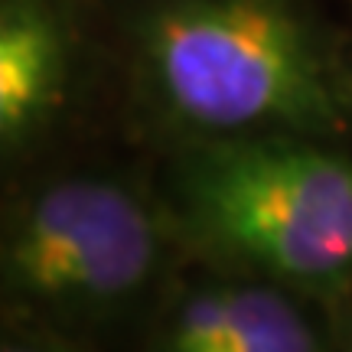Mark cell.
Segmentation results:
<instances>
[{"instance_id": "obj_1", "label": "cell", "mask_w": 352, "mask_h": 352, "mask_svg": "<svg viewBox=\"0 0 352 352\" xmlns=\"http://www.w3.org/2000/svg\"><path fill=\"white\" fill-rule=\"evenodd\" d=\"M131 121L170 151L352 140V33L316 0H101Z\"/></svg>"}, {"instance_id": "obj_2", "label": "cell", "mask_w": 352, "mask_h": 352, "mask_svg": "<svg viewBox=\"0 0 352 352\" xmlns=\"http://www.w3.org/2000/svg\"><path fill=\"white\" fill-rule=\"evenodd\" d=\"M173 219L232 271L294 294L352 280V153L310 138H252L179 147Z\"/></svg>"}, {"instance_id": "obj_3", "label": "cell", "mask_w": 352, "mask_h": 352, "mask_svg": "<svg viewBox=\"0 0 352 352\" xmlns=\"http://www.w3.org/2000/svg\"><path fill=\"white\" fill-rule=\"evenodd\" d=\"M164 222L104 173L50 179L3 226L0 287L16 327L69 333L127 314L164 261Z\"/></svg>"}, {"instance_id": "obj_4", "label": "cell", "mask_w": 352, "mask_h": 352, "mask_svg": "<svg viewBox=\"0 0 352 352\" xmlns=\"http://www.w3.org/2000/svg\"><path fill=\"white\" fill-rule=\"evenodd\" d=\"M91 0H0V151L20 160L59 127L82 76Z\"/></svg>"}, {"instance_id": "obj_5", "label": "cell", "mask_w": 352, "mask_h": 352, "mask_svg": "<svg viewBox=\"0 0 352 352\" xmlns=\"http://www.w3.org/2000/svg\"><path fill=\"white\" fill-rule=\"evenodd\" d=\"M140 352H327L294 290L261 277H222L170 300Z\"/></svg>"}, {"instance_id": "obj_6", "label": "cell", "mask_w": 352, "mask_h": 352, "mask_svg": "<svg viewBox=\"0 0 352 352\" xmlns=\"http://www.w3.org/2000/svg\"><path fill=\"white\" fill-rule=\"evenodd\" d=\"M0 352H76L65 346V336H56L50 329H7L0 342Z\"/></svg>"}, {"instance_id": "obj_7", "label": "cell", "mask_w": 352, "mask_h": 352, "mask_svg": "<svg viewBox=\"0 0 352 352\" xmlns=\"http://www.w3.org/2000/svg\"><path fill=\"white\" fill-rule=\"evenodd\" d=\"M91 3H101V0H91Z\"/></svg>"}, {"instance_id": "obj_8", "label": "cell", "mask_w": 352, "mask_h": 352, "mask_svg": "<svg viewBox=\"0 0 352 352\" xmlns=\"http://www.w3.org/2000/svg\"><path fill=\"white\" fill-rule=\"evenodd\" d=\"M346 3H352V0H346Z\"/></svg>"}, {"instance_id": "obj_9", "label": "cell", "mask_w": 352, "mask_h": 352, "mask_svg": "<svg viewBox=\"0 0 352 352\" xmlns=\"http://www.w3.org/2000/svg\"><path fill=\"white\" fill-rule=\"evenodd\" d=\"M349 352H352V346H349Z\"/></svg>"}]
</instances>
